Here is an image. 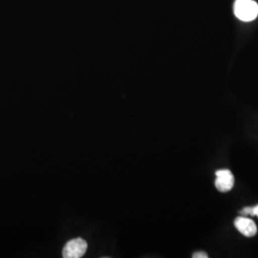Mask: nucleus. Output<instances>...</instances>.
<instances>
[{
	"label": "nucleus",
	"instance_id": "obj_1",
	"mask_svg": "<svg viewBox=\"0 0 258 258\" xmlns=\"http://www.w3.org/2000/svg\"><path fill=\"white\" fill-rule=\"evenodd\" d=\"M233 11L237 19L249 22L257 18L258 4L253 0H235Z\"/></svg>",
	"mask_w": 258,
	"mask_h": 258
},
{
	"label": "nucleus",
	"instance_id": "obj_2",
	"mask_svg": "<svg viewBox=\"0 0 258 258\" xmlns=\"http://www.w3.org/2000/svg\"><path fill=\"white\" fill-rule=\"evenodd\" d=\"M87 249V243L82 238L70 240L66 243L62 250L64 258H80L83 256Z\"/></svg>",
	"mask_w": 258,
	"mask_h": 258
},
{
	"label": "nucleus",
	"instance_id": "obj_3",
	"mask_svg": "<svg viewBox=\"0 0 258 258\" xmlns=\"http://www.w3.org/2000/svg\"><path fill=\"white\" fill-rule=\"evenodd\" d=\"M215 186L221 192H228L234 185V176L229 169L217 170Z\"/></svg>",
	"mask_w": 258,
	"mask_h": 258
},
{
	"label": "nucleus",
	"instance_id": "obj_4",
	"mask_svg": "<svg viewBox=\"0 0 258 258\" xmlns=\"http://www.w3.org/2000/svg\"><path fill=\"white\" fill-rule=\"evenodd\" d=\"M234 226L246 237H252L257 233V227L255 223L245 216H239L235 219Z\"/></svg>",
	"mask_w": 258,
	"mask_h": 258
},
{
	"label": "nucleus",
	"instance_id": "obj_5",
	"mask_svg": "<svg viewBox=\"0 0 258 258\" xmlns=\"http://www.w3.org/2000/svg\"><path fill=\"white\" fill-rule=\"evenodd\" d=\"M192 257L194 258H208V254L206 253V252H204V251H198V252H195L194 255H192Z\"/></svg>",
	"mask_w": 258,
	"mask_h": 258
},
{
	"label": "nucleus",
	"instance_id": "obj_6",
	"mask_svg": "<svg viewBox=\"0 0 258 258\" xmlns=\"http://www.w3.org/2000/svg\"><path fill=\"white\" fill-rule=\"evenodd\" d=\"M249 215L250 216H257L258 217V205L255 207H252L250 208L249 210Z\"/></svg>",
	"mask_w": 258,
	"mask_h": 258
}]
</instances>
